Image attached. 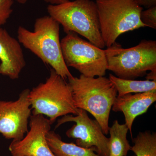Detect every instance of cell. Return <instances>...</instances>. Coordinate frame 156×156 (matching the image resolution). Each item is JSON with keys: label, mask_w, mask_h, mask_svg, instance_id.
Masks as SVG:
<instances>
[{"label": "cell", "mask_w": 156, "mask_h": 156, "mask_svg": "<svg viewBox=\"0 0 156 156\" xmlns=\"http://www.w3.org/2000/svg\"><path fill=\"white\" fill-rule=\"evenodd\" d=\"M48 145L55 156H101L94 148H86L73 143H66L54 131H49L46 135Z\"/></svg>", "instance_id": "4fadbf2b"}, {"label": "cell", "mask_w": 156, "mask_h": 156, "mask_svg": "<svg viewBox=\"0 0 156 156\" xmlns=\"http://www.w3.org/2000/svg\"><path fill=\"white\" fill-rule=\"evenodd\" d=\"M32 115L47 116L51 125L57 118L78 114L68 83L52 69L49 77L30 90Z\"/></svg>", "instance_id": "277c9868"}, {"label": "cell", "mask_w": 156, "mask_h": 156, "mask_svg": "<svg viewBox=\"0 0 156 156\" xmlns=\"http://www.w3.org/2000/svg\"><path fill=\"white\" fill-rule=\"evenodd\" d=\"M49 15L63 27L66 33L73 32L86 38L96 47H105L100 30L97 6L92 0L68 1L62 4L50 5Z\"/></svg>", "instance_id": "3957f363"}, {"label": "cell", "mask_w": 156, "mask_h": 156, "mask_svg": "<svg viewBox=\"0 0 156 156\" xmlns=\"http://www.w3.org/2000/svg\"><path fill=\"white\" fill-rule=\"evenodd\" d=\"M17 2L20 3L21 4H25L28 0H15Z\"/></svg>", "instance_id": "7402d4cb"}, {"label": "cell", "mask_w": 156, "mask_h": 156, "mask_svg": "<svg viewBox=\"0 0 156 156\" xmlns=\"http://www.w3.org/2000/svg\"><path fill=\"white\" fill-rule=\"evenodd\" d=\"M108 79L115 85L118 92V97L130 93H142L156 90V81L125 80L111 74H110Z\"/></svg>", "instance_id": "9a60e30c"}, {"label": "cell", "mask_w": 156, "mask_h": 156, "mask_svg": "<svg viewBox=\"0 0 156 156\" xmlns=\"http://www.w3.org/2000/svg\"><path fill=\"white\" fill-rule=\"evenodd\" d=\"M62 56L68 67L89 77L104 76L107 70L105 50L85 41L73 32L66 33L61 41Z\"/></svg>", "instance_id": "52a82bcc"}, {"label": "cell", "mask_w": 156, "mask_h": 156, "mask_svg": "<svg viewBox=\"0 0 156 156\" xmlns=\"http://www.w3.org/2000/svg\"><path fill=\"white\" fill-rule=\"evenodd\" d=\"M129 129L126 124H121L115 120L109 128V151L110 156H127L131 149V145L127 139Z\"/></svg>", "instance_id": "5bb4252c"}, {"label": "cell", "mask_w": 156, "mask_h": 156, "mask_svg": "<svg viewBox=\"0 0 156 156\" xmlns=\"http://www.w3.org/2000/svg\"><path fill=\"white\" fill-rule=\"evenodd\" d=\"M141 22L146 26L155 30L156 29V6L148 8L141 11Z\"/></svg>", "instance_id": "e0dca14e"}, {"label": "cell", "mask_w": 156, "mask_h": 156, "mask_svg": "<svg viewBox=\"0 0 156 156\" xmlns=\"http://www.w3.org/2000/svg\"><path fill=\"white\" fill-rule=\"evenodd\" d=\"M46 2L49 3L51 5H59L67 2L69 0H44Z\"/></svg>", "instance_id": "44dd1931"}, {"label": "cell", "mask_w": 156, "mask_h": 156, "mask_svg": "<svg viewBox=\"0 0 156 156\" xmlns=\"http://www.w3.org/2000/svg\"><path fill=\"white\" fill-rule=\"evenodd\" d=\"M25 66L20 43L0 27V74L17 80Z\"/></svg>", "instance_id": "8fae6325"}, {"label": "cell", "mask_w": 156, "mask_h": 156, "mask_svg": "<svg viewBox=\"0 0 156 156\" xmlns=\"http://www.w3.org/2000/svg\"><path fill=\"white\" fill-rule=\"evenodd\" d=\"M146 79L150 81H156V70L151 71V72L147 74Z\"/></svg>", "instance_id": "ffe728a7"}, {"label": "cell", "mask_w": 156, "mask_h": 156, "mask_svg": "<svg viewBox=\"0 0 156 156\" xmlns=\"http://www.w3.org/2000/svg\"><path fill=\"white\" fill-rule=\"evenodd\" d=\"M30 92L24 89L14 101L0 100V133L6 139L20 140L28 132L32 113Z\"/></svg>", "instance_id": "9c48e42d"}, {"label": "cell", "mask_w": 156, "mask_h": 156, "mask_svg": "<svg viewBox=\"0 0 156 156\" xmlns=\"http://www.w3.org/2000/svg\"><path fill=\"white\" fill-rule=\"evenodd\" d=\"M131 156H135V155Z\"/></svg>", "instance_id": "603a6c76"}, {"label": "cell", "mask_w": 156, "mask_h": 156, "mask_svg": "<svg viewBox=\"0 0 156 156\" xmlns=\"http://www.w3.org/2000/svg\"><path fill=\"white\" fill-rule=\"evenodd\" d=\"M68 79L76 107L90 113L104 134H108L110 114L118 96L115 85L104 76L89 77L81 75Z\"/></svg>", "instance_id": "7a4b0ae2"}, {"label": "cell", "mask_w": 156, "mask_h": 156, "mask_svg": "<svg viewBox=\"0 0 156 156\" xmlns=\"http://www.w3.org/2000/svg\"><path fill=\"white\" fill-rule=\"evenodd\" d=\"M14 0H0V27L5 25L13 12Z\"/></svg>", "instance_id": "ac0fdd59"}, {"label": "cell", "mask_w": 156, "mask_h": 156, "mask_svg": "<svg viewBox=\"0 0 156 156\" xmlns=\"http://www.w3.org/2000/svg\"><path fill=\"white\" fill-rule=\"evenodd\" d=\"M51 124L48 119L41 115L30 117V129L22 139L13 140L9 150L13 156H55L46 139Z\"/></svg>", "instance_id": "30bf717a"}, {"label": "cell", "mask_w": 156, "mask_h": 156, "mask_svg": "<svg viewBox=\"0 0 156 156\" xmlns=\"http://www.w3.org/2000/svg\"><path fill=\"white\" fill-rule=\"evenodd\" d=\"M136 2L141 7L147 9L156 6V0H136Z\"/></svg>", "instance_id": "d6986e66"}, {"label": "cell", "mask_w": 156, "mask_h": 156, "mask_svg": "<svg viewBox=\"0 0 156 156\" xmlns=\"http://www.w3.org/2000/svg\"><path fill=\"white\" fill-rule=\"evenodd\" d=\"M130 151L135 156H156V133L150 131L139 132L133 139Z\"/></svg>", "instance_id": "2e32d148"}, {"label": "cell", "mask_w": 156, "mask_h": 156, "mask_svg": "<svg viewBox=\"0 0 156 156\" xmlns=\"http://www.w3.org/2000/svg\"></svg>", "instance_id": "cb8c5ba5"}, {"label": "cell", "mask_w": 156, "mask_h": 156, "mask_svg": "<svg viewBox=\"0 0 156 156\" xmlns=\"http://www.w3.org/2000/svg\"><path fill=\"white\" fill-rule=\"evenodd\" d=\"M59 23L50 16L36 20L33 31L19 26L17 30L18 41L36 55L45 64L50 66L66 80L72 74L66 64L59 40Z\"/></svg>", "instance_id": "6da1fadb"}, {"label": "cell", "mask_w": 156, "mask_h": 156, "mask_svg": "<svg viewBox=\"0 0 156 156\" xmlns=\"http://www.w3.org/2000/svg\"><path fill=\"white\" fill-rule=\"evenodd\" d=\"M156 101V90L126 94L117 96L112 107L113 111L122 112L129 131L131 133L134 120L138 116L145 113L150 107Z\"/></svg>", "instance_id": "7c38bea8"}, {"label": "cell", "mask_w": 156, "mask_h": 156, "mask_svg": "<svg viewBox=\"0 0 156 156\" xmlns=\"http://www.w3.org/2000/svg\"></svg>", "instance_id": "d4e9b609"}, {"label": "cell", "mask_w": 156, "mask_h": 156, "mask_svg": "<svg viewBox=\"0 0 156 156\" xmlns=\"http://www.w3.org/2000/svg\"><path fill=\"white\" fill-rule=\"evenodd\" d=\"M105 53L107 69L121 79L134 80L156 70V41L142 40L127 49L115 42L107 48Z\"/></svg>", "instance_id": "8992f818"}, {"label": "cell", "mask_w": 156, "mask_h": 156, "mask_svg": "<svg viewBox=\"0 0 156 156\" xmlns=\"http://www.w3.org/2000/svg\"><path fill=\"white\" fill-rule=\"evenodd\" d=\"M68 122L76 123L66 131V135L75 139L76 145L86 148H94L101 156H109V138L104 134L99 123L90 119L87 111L78 108L76 115L62 116L57 120L55 129Z\"/></svg>", "instance_id": "ba28073f"}, {"label": "cell", "mask_w": 156, "mask_h": 156, "mask_svg": "<svg viewBox=\"0 0 156 156\" xmlns=\"http://www.w3.org/2000/svg\"><path fill=\"white\" fill-rule=\"evenodd\" d=\"M101 36L107 48L121 35L146 27L140 20L143 7L136 0H96Z\"/></svg>", "instance_id": "5b68a950"}]
</instances>
